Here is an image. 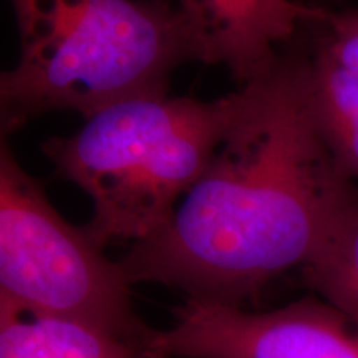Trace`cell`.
Wrapping results in <instances>:
<instances>
[{
    "instance_id": "3",
    "label": "cell",
    "mask_w": 358,
    "mask_h": 358,
    "mask_svg": "<svg viewBox=\"0 0 358 358\" xmlns=\"http://www.w3.org/2000/svg\"><path fill=\"white\" fill-rule=\"evenodd\" d=\"M239 90L204 101L168 93L116 101L77 133L42 145L60 176L93 201L83 226L98 248L153 236L198 182L248 105Z\"/></svg>"
},
{
    "instance_id": "11",
    "label": "cell",
    "mask_w": 358,
    "mask_h": 358,
    "mask_svg": "<svg viewBox=\"0 0 358 358\" xmlns=\"http://www.w3.org/2000/svg\"><path fill=\"white\" fill-rule=\"evenodd\" d=\"M0 133H2V134H7V136H8V134H10V131H8L7 127H6V123H3L2 115H0Z\"/></svg>"
},
{
    "instance_id": "5",
    "label": "cell",
    "mask_w": 358,
    "mask_h": 358,
    "mask_svg": "<svg viewBox=\"0 0 358 358\" xmlns=\"http://www.w3.org/2000/svg\"><path fill=\"white\" fill-rule=\"evenodd\" d=\"M145 358H358V327L324 299L267 312L185 301L151 330Z\"/></svg>"
},
{
    "instance_id": "10",
    "label": "cell",
    "mask_w": 358,
    "mask_h": 358,
    "mask_svg": "<svg viewBox=\"0 0 358 358\" xmlns=\"http://www.w3.org/2000/svg\"><path fill=\"white\" fill-rule=\"evenodd\" d=\"M325 29L322 47L330 52L340 65L358 75V12L322 10L313 20Z\"/></svg>"
},
{
    "instance_id": "9",
    "label": "cell",
    "mask_w": 358,
    "mask_h": 358,
    "mask_svg": "<svg viewBox=\"0 0 358 358\" xmlns=\"http://www.w3.org/2000/svg\"><path fill=\"white\" fill-rule=\"evenodd\" d=\"M320 299L358 327V201L340 214L315 256L302 268Z\"/></svg>"
},
{
    "instance_id": "7",
    "label": "cell",
    "mask_w": 358,
    "mask_h": 358,
    "mask_svg": "<svg viewBox=\"0 0 358 358\" xmlns=\"http://www.w3.org/2000/svg\"><path fill=\"white\" fill-rule=\"evenodd\" d=\"M0 358H145L140 347L85 322L32 315L0 301Z\"/></svg>"
},
{
    "instance_id": "1",
    "label": "cell",
    "mask_w": 358,
    "mask_h": 358,
    "mask_svg": "<svg viewBox=\"0 0 358 358\" xmlns=\"http://www.w3.org/2000/svg\"><path fill=\"white\" fill-rule=\"evenodd\" d=\"M245 87L243 115L171 219L116 261L129 285L244 307L306 267L355 201L313 118L306 58L279 55Z\"/></svg>"
},
{
    "instance_id": "6",
    "label": "cell",
    "mask_w": 358,
    "mask_h": 358,
    "mask_svg": "<svg viewBox=\"0 0 358 358\" xmlns=\"http://www.w3.org/2000/svg\"><path fill=\"white\" fill-rule=\"evenodd\" d=\"M194 58L221 65L241 85L257 78L320 8L297 0H179Z\"/></svg>"
},
{
    "instance_id": "4",
    "label": "cell",
    "mask_w": 358,
    "mask_h": 358,
    "mask_svg": "<svg viewBox=\"0 0 358 358\" xmlns=\"http://www.w3.org/2000/svg\"><path fill=\"white\" fill-rule=\"evenodd\" d=\"M129 287L118 262L57 213L0 133V301L85 322L141 348L151 329L134 313Z\"/></svg>"
},
{
    "instance_id": "8",
    "label": "cell",
    "mask_w": 358,
    "mask_h": 358,
    "mask_svg": "<svg viewBox=\"0 0 358 358\" xmlns=\"http://www.w3.org/2000/svg\"><path fill=\"white\" fill-rule=\"evenodd\" d=\"M308 66V93L320 136L340 173L358 179V75L320 45Z\"/></svg>"
},
{
    "instance_id": "2",
    "label": "cell",
    "mask_w": 358,
    "mask_h": 358,
    "mask_svg": "<svg viewBox=\"0 0 358 358\" xmlns=\"http://www.w3.org/2000/svg\"><path fill=\"white\" fill-rule=\"evenodd\" d=\"M20 60L0 73L8 131L35 115L85 118L116 101L168 93L179 65L196 60L173 0H12Z\"/></svg>"
}]
</instances>
